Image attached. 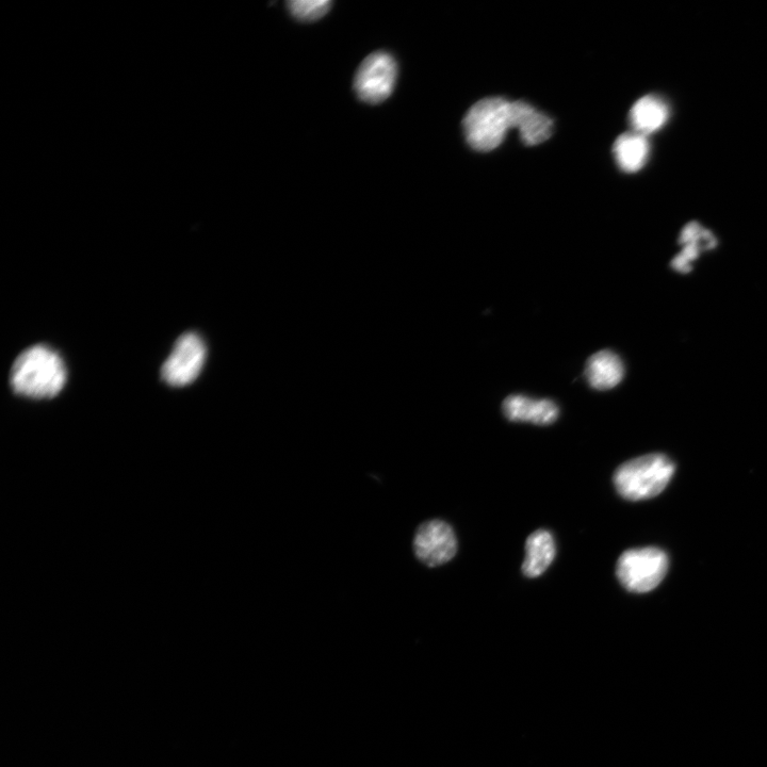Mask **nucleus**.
I'll list each match as a JSON object with an SVG mask.
<instances>
[{"mask_svg": "<svg viewBox=\"0 0 767 767\" xmlns=\"http://www.w3.org/2000/svg\"><path fill=\"white\" fill-rule=\"evenodd\" d=\"M68 372L60 355L50 347L25 350L12 366L10 384L15 394L30 399H52L67 383Z\"/></svg>", "mask_w": 767, "mask_h": 767, "instance_id": "1", "label": "nucleus"}, {"mask_svg": "<svg viewBox=\"0 0 767 767\" xmlns=\"http://www.w3.org/2000/svg\"><path fill=\"white\" fill-rule=\"evenodd\" d=\"M675 473V465L663 454H648L619 466L613 477L617 493L628 501L660 495Z\"/></svg>", "mask_w": 767, "mask_h": 767, "instance_id": "2", "label": "nucleus"}, {"mask_svg": "<svg viewBox=\"0 0 767 767\" xmlns=\"http://www.w3.org/2000/svg\"><path fill=\"white\" fill-rule=\"evenodd\" d=\"M468 144L478 152L498 148L511 127V102L502 97H488L473 105L463 121Z\"/></svg>", "mask_w": 767, "mask_h": 767, "instance_id": "3", "label": "nucleus"}, {"mask_svg": "<svg viewBox=\"0 0 767 767\" xmlns=\"http://www.w3.org/2000/svg\"><path fill=\"white\" fill-rule=\"evenodd\" d=\"M668 570L667 554L659 548L631 549L616 564V577L631 593L645 594L663 581Z\"/></svg>", "mask_w": 767, "mask_h": 767, "instance_id": "4", "label": "nucleus"}, {"mask_svg": "<svg viewBox=\"0 0 767 767\" xmlns=\"http://www.w3.org/2000/svg\"><path fill=\"white\" fill-rule=\"evenodd\" d=\"M398 77V65L386 52L373 53L358 68L354 90L358 99L367 104H380L393 94Z\"/></svg>", "mask_w": 767, "mask_h": 767, "instance_id": "5", "label": "nucleus"}, {"mask_svg": "<svg viewBox=\"0 0 767 767\" xmlns=\"http://www.w3.org/2000/svg\"><path fill=\"white\" fill-rule=\"evenodd\" d=\"M206 346L195 333L179 337L161 369V378L168 385L182 387L198 379L206 361Z\"/></svg>", "mask_w": 767, "mask_h": 767, "instance_id": "6", "label": "nucleus"}, {"mask_svg": "<svg viewBox=\"0 0 767 767\" xmlns=\"http://www.w3.org/2000/svg\"><path fill=\"white\" fill-rule=\"evenodd\" d=\"M417 559L428 567L450 562L458 552V540L452 527L444 520H430L422 524L414 538Z\"/></svg>", "mask_w": 767, "mask_h": 767, "instance_id": "7", "label": "nucleus"}, {"mask_svg": "<svg viewBox=\"0 0 767 767\" xmlns=\"http://www.w3.org/2000/svg\"><path fill=\"white\" fill-rule=\"evenodd\" d=\"M511 127L518 129L522 142L534 146L551 137L553 121L530 104L517 101L511 103Z\"/></svg>", "mask_w": 767, "mask_h": 767, "instance_id": "8", "label": "nucleus"}, {"mask_svg": "<svg viewBox=\"0 0 767 767\" xmlns=\"http://www.w3.org/2000/svg\"><path fill=\"white\" fill-rule=\"evenodd\" d=\"M503 413L514 422H531L537 426H549L558 419L559 407L550 400L511 396L503 402Z\"/></svg>", "mask_w": 767, "mask_h": 767, "instance_id": "9", "label": "nucleus"}, {"mask_svg": "<svg viewBox=\"0 0 767 767\" xmlns=\"http://www.w3.org/2000/svg\"><path fill=\"white\" fill-rule=\"evenodd\" d=\"M625 367L622 359L609 350L600 351L589 358L585 377L597 390H608L623 381Z\"/></svg>", "mask_w": 767, "mask_h": 767, "instance_id": "10", "label": "nucleus"}, {"mask_svg": "<svg viewBox=\"0 0 767 767\" xmlns=\"http://www.w3.org/2000/svg\"><path fill=\"white\" fill-rule=\"evenodd\" d=\"M669 109L656 95H647L636 102L630 110V125L634 133L644 136L654 134L667 122Z\"/></svg>", "mask_w": 767, "mask_h": 767, "instance_id": "11", "label": "nucleus"}, {"mask_svg": "<svg viewBox=\"0 0 767 767\" xmlns=\"http://www.w3.org/2000/svg\"><path fill=\"white\" fill-rule=\"evenodd\" d=\"M556 543L552 534L546 530L532 533L526 543V559L522 564V573L527 578L541 577L556 558Z\"/></svg>", "mask_w": 767, "mask_h": 767, "instance_id": "12", "label": "nucleus"}, {"mask_svg": "<svg viewBox=\"0 0 767 767\" xmlns=\"http://www.w3.org/2000/svg\"><path fill=\"white\" fill-rule=\"evenodd\" d=\"M680 242L683 250L673 260V268L679 272L691 271V265L703 251L713 249L716 246L714 236L703 226L691 222L683 228Z\"/></svg>", "mask_w": 767, "mask_h": 767, "instance_id": "13", "label": "nucleus"}, {"mask_svg": "<svg viewBox=\"0 0 767 767\" xmlns=\"http://www.w3.org/2000/svg\"><path fill=\"white\" fill-rule=\"evenodd\" d=\"M649 152L647 137L634 132L619 136L613 146L618 167L627 173L641 171L647 163Z\"/></svg>", "mask_w": 767, "mask_h": 767, "instance_id": "14", "label": "nucleus"}, {"mask_svg": "<svg viewBox=\"0 0 767 767\" xmlns=\"http://www.w3.org/2000/svg\"><path fill=\"white\" fill-rule=\"evenodd\" d=\"M329 0H295L288 2L287 6L290 13L296 19L304 22H313L323 18L332 8Z\"/></svg>", "mask_w": 767, "mask_h": 767, "instance_id": "15", "label": "nucleus"}]
</instances>
